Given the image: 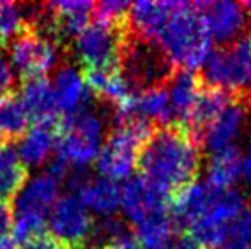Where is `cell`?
Returning a JSON list of instances; mask_svg holds the SVG:
<instances>
[{
    "instance_id": "1f68e13d",
    "label": "cell",
    "mask_w": 251,
    "mask_h": 249,
    "mask_svg": "<svg viewBox=\"0 0 251 249\" xmlns=\"http://www.w3.org/2000/svg\"><path fill=\"white\" fill-rule=\"evenodd\" d=\"M0 249H14V243L9 236H0Z\"/></svg>"
},
{
    "instance_id": "603a6c76",
    "label": "cell",
    "mask_w": 251,
    "mask_h": 249,
    "mask_svg": "<svg viewBox=\"0 0 251 249\" xmlns=\"http://www.w3.org/2000/svg\"><path fill=\"white\" fill-rule=\"evenodd\" d=\"M26 29L29 26L24 19L21 3L0 2V50L9 48Z\"/></svg>"
},
{
    "instance_id": "8992f818",
    "label": "cell",
    "mask_w": 251,
    "mask_h": 249,
    "mask_svg": "<svg viewBox=\"0 0 251 249\" xmlns=\"http://www.w3.org/2000/svg\"><path fill=\"white\" fill-rule=\"evenodd\" d=\"M123 34L125 27L89 23L74 40V55L82 68H120Z\"/></svg>"
},
{
    "instance_id": "f546056e",
    "label": "cell",
    "mask_w": 251,
    "mask_h": 249,
    "mask_svg": "<svg viewBox=\"0 0 251 249\" xmlns=\"http://www.w3.org/2000/svg\"><path fill=\"white\" fill-rule=\"evenodd\" d=\"M12 227V210L10 203L0 202V236H7Z\"/></svg>"
},
{
    "instance_id": "ba28073f",
    "label": "cell",
    "mask_w": 251,
    "mask_h": 249,
    "mask_svg": "<svg viewBox=\"0 0 251 249\" xmlns=\"http://www.w3.org/2000/svg\"><path fill=\"white\" fill-rule=\"evenodd\" d=\"M48 226L51 236L69 249H89L94 220L77 195L67 193L56 198L48 212Z\"/></svg>"
},
{
    "instance_id": "f1b7e54d",
    "label": "cell",
    "mask_w": 251,
    "mask_h": 249,
    "mask_svg": "<svg viewBox=\"0 0 251 249\" xmlns=\"http://www.w3.org/2000/svg\"><path fill=\"white\" fill-rule=\"evenodd\" d=\"M169 249H205V248L192 232H186L185 230V232H181L176 237H173Z\"/></svg>"
},
{
    "instance_id": "6da1fadb",
    "label": "cell",
    "mask_w": 251,
    "mask_h": 249,
    "mask_svg": "<svg viewBox=\"0 0 251 249\" xmlns=\"http://www.w3.org/2000/svg\"><path fill=\"white\" fill-rule=\"evenodd\" d=\"M200 143L186 130L159 126L137 157L142 176L166 193L197 183L200 174Z\"/></svg>"
},
{
    "instance_id": "52a82bcc",
    "label": "cell",
    "mask_w": 251,
    "mask_h": 249,
    "mask_svg": "<svg viewBox=\"0 0 251 249\" xmlns=\"http://www.w3.org/2000/svg\"><path fill=\"white\" fill-rule=\"evenodd\" d=\"M10 68L19 79H40L50 73L58 62L60 48L55 41L34 29H26L10 45Z\"/></svg>"
},
{
    "instance_id": "d6a6232c",
    "label": "cell",
    "mask_w": 251,
    "mask_h": 249,
    "mask_svg": "<svg viewBox=\"0 0 251 249\" xmlns=\"http://www.w3.org/2000/svg\"><path fill=\"white\" fill-rule=\"evenodd\" d=\"M221 249H251V246H239V244H224Z\"/></svg>"
},
{
    "instance_id": "7a4b0ae2",
    "label": "cell",
    "mask_w": 251,
    "mask_h": 249,
    "mask_svg": "<svg viewBox=\"0 0 251 249\" xmlns=\"http://www.w3.org/2000/svg\"><path fill=\"white\" fill-rule=\"evenodd\" d=\"M157 46L175 68L195 72L212 51L197 3L179 2L157 36Z\"/></svg>"
},
{
    "instance_id": "83f0119b",
    "label": "cell",
    "mask_w": 251,
    "mask_h": 249,
    "mask_svg": "<svg viewBox=\"0 0 251 249\" xmlns=\"http://www.w3.org/2000/svg\"><path fill=\"white\" fill-rule=\"evenodd\" d=\"M14 86H16V75L10 68V63L0 57V97L14 92Z\"/></svg>"
},
{
    "instance_id": "9a60e30c",
    "label": "cell",
    "mask_w": 251,
    "mask_h": 249,
    "mask_svg": "<svg viewBox=\"0 0 251 249\" xmlns=\"http://www.w3.org/2000/svg\"><path fill=\"white\" fill-rule=\"evenodd\" d=\"M179 2H135L126 16V33L140 40L155 41Z\"/></svg>"
},
{
    "instance_id": "277c9868",
    "label": "cell",
    "mask_w": 251,
    "mask_h": 249,
    "mask_svg": "<svg viewBox=\"0 0 251 249\" xmlns=\"http://www.w3.org/2000/svg\"><path fill=\"white\" fill-rule=\"evenodd\" d=\"M120 72L133 92L147 87L166 86L175 67L168 62L155 41L123 34L122 53H120Z\"/></svg>"
},
{
    "instance_id": "e0dca14e",
    "label": "cell",
    "mask_w": 251,
    "mask_h": 249,
    "mask_svg": "<svg viewBox=\"0 0 251 249\" xmlns=\"http://www.w3.org/2000/svg\"><path fill=\"white\" fill-rule=\"evenodd\" d=\"M55 110L60 118L79 111L91 101L80 72L74 65H63L56 70L51 82Z\"/></svg>"
},
{
    "instance_id": "d4e9b609",
    "label": "cell",
    "mask_w": 251,
    "mask_h": 249,
    "mask_svg": "<svg viewBox=\"0 0 251 249\" xmlns=\"http://www.w3.org/2000/svg\"><path fill=\"white\" fill-rule=\"evenodd\" d=\"M27 181V169L23 164H16L10 169L0 173V202L9 203L14 200V196L21 191V188Z\"/></svg>"
},
{
    "instance_id": "5b68a950",
    "label": "cell",
    "mask_w": 251,
    "mask_h": 249,
    "mask_svg": "<svg viewBox=\"0 0 251 249\" xmlns=\"http://www.w3.org/2000/svg\"><path fill=\"white\" fill-rule=\"evenodd\" d=\"M201 80L205 86L227 92H246L251 84V40L236 41L210 51L203 63Z\"/></svg>"
},
{
    "instance_id": "e575fe53",
    "label": "cell",
    "mask_w": 251,
    "mask_h": 249,
    "mask_svg": "<svg viewBox=\"0 0 251 249\" xmlns=\"http://www.w3.org/2000/svg\"><path fill=\"white\" fill-rule=\"evenodd\" d=\"M248 16H250V14H248ZM250 17H251V16H250ZM250 40H251V38H250Z\"/></svg>"
},
{
    "instance_id": "cb8c5ba5",
    "label": "cell",
    "mask_w": 251,
    "mask_h": 249,
    "mask_svg": "<svg viewBox=\"0 0 251 249\" xmlns=\"http://www.w3.org/2000/svg\"><path fill=\"white\" fill-rule=\"evenodd\" d=\"M130 5L132 3L125 0H104V2L94 3L93 16L96 17L98 23L115 27H125Z\"/></svg>"
},
{
    "instance_id": "3957f363",
    "label": "cell",
    "mask_w": 251,
    "mask_h": 249,
    "mask_svg": "<svg viewBox=\"0 0 251 249\" xmlns=\"http://www.w3.org/2000/svg\"><path fill=\"white\" fill-rule=\"evenodd\" d=\"M108 132L104 116L87 103L75 113L60 118L55 140L56 159L67 166L86 167L96 160Z\"/></svg>"
},
{
    "instance_id": "ffe728a7",
    "label": "cell",
    "mask_w": 251,
    "mask_h": 249,
    "mask_svg": "<svg viewBox=\"0 0 251 249\" xmlns=\"http://www.w3.org/2000/svg\"><path fill=\"white\" fill-rule=\"evenodd\" d=\"M77 196L87 210H93L104 219V217H113V213L120 208L122 188L111 180L96 178L87 181L77 193Z\"/></svg>"
},
{
    "instance_id": "5bb4252c",
    "label": "cell",
    "mask_w": 251,
    "mask_h": 249,
    "mask_svg": "<svg viewBox=\"0 0 251 249\" xmlns=\"http://www.w3.org/2000/svg\"><path fill=\"white\" fill-rule=\"evenodd\" d=\"M60 183L50 174L43 173L40 176L26 181L21 191L14 196V205L10 206L14 217H29V219L47 220L48 212L58 196Z\"/></svg>"
},
{
    "instance_id": "4316f807",
    "label": "cell",
    "mask_w": 251,
    "mask_h": 249,
    "mask_svg": "<svg viewBox=\"0 0 251 249\" xmlns=\"http://www.w3.org/2000/svg\"><path fill=\"white\" fill-rule=\"evenodd\" d=\"M16 249H69V246L58 241L56 237H53L48 232H41L38 236L31 237V239L24 241L23 244H19Z\"/></svg>"
},
{
    "instance_id": "ac0fdd59",
    "label": "cell",
    "mask_w": 251,
    "mask_h": 249,
    "mask_svg": "<svg viewBox=\"0 0 251 249\" xmlns=\"http://www.w3.org/2000/svg\"><path fill=\"white\" fill-rule=\"evenodd\" d=\"M60 118L41 123H33L29 130L23 135L19 149L16 150L21 164L24 167H38L45 164L55 149L56 133H58Z\"/></svg>"
},
{
    "instance_id": "d6986e66",
    "label": "cell",
    "mask_w": 251,
    "mask_h": 249,
    "mask_svg": "<svg viewBox=\"0 0 251 249\" xmlns=\"http://www.w3.org/2000/svg\"><path fill=\"white\" fill-rule=\"evenodd\" d=\"M19 99L23 103L29 120L34 121V123L60 118L55 110L51 82L47 77L24 80L19 91Z\"/></svg>"
},
{
    "instance_id": "7402d4cb",
    "label": "cell",
    "mask_w": 251,
    "mask_h": 249,
    "mask_svg": "<svg viewBox=\"0 0 251 249\" xmlns=\"http://www.w3.org/2000/svg\"><path fill=\"white\" fill-rule=\"evenodd\" d=\"M29 125L31 120L16 92L0 97V143H12L23 138Z\"/></svg>"
},
{
    "instance_id": "30bf717a",
    "label": "cell",
    "mask_w": 251,
    "mask_h": 249,
    "mask_svg": "<svg viewBox=\"0 0 251 249\" xmlns=\"http://www.w3.org/2000/svg\"><path fill=\"white\" fill-rule=\"evenodd\" d=\"M250 106L248 92L234 94V97L222 108L221 113L203 130L200 138L201 145L210 150L212 154L219 152L226 147H231L246 123Z\"/></svg>"
},
{
    "instance_id": "9c48e42d",
    "label": "cell",
    "mask_w": 251,
    "mask_h": 249,
    "mask_svg": "<svg viewBox=\"0 0 251 249\" xmlns=\"http://www.w3.org/2000/svg\"><path fill=\"white\" fill-rule=\"evenodd\" d=\"M245 206V196L236 189L215 191L207 212L199 222L190 227L188 232H192L205 249L222 248L227 243V232L232 220L243 212Z\"/></svg>"
},
{
    "instance_id": "44dd1931",
    "label": "cell",
    "mask_w": 251,
    "mask_h": 249,
    "mask_svg": "<svg viewBox=\"0 0 251 249\" xmlns=\"http://www.w3.org/2000/svg\"><path fill=\"white\" fill-rule=\"evenodd\" d=\"M243 156L234 145L226 147L219 152L212 154L207 167V181L205 184L217 191L231 189L232 184L241 176Z\"/></svg>"
},
{
    "instance_id": "4fadbf2b",
    "label": "cell",
    "mask_w": 251,
    "mask_h": 249,
    "mask_svg": "<svg viewBox=\"0 0 251 249\" xmlns=\"http://www.w3.org/2000/svg\"><path fill=\"white\" fill-rule=\"evenodd\" d=\"M166 89H168L169 113H171L169 126L186 130L197 99L203 89V80H201L200 73L175 68L173 75L166 82Z\"/></svg>"
},
{
    "instance_id": "2e32d148",
    "label": "cell",
    "mask_w": 251,
    "mask_h": 249,
    "mask_svg": "<svg viewBox=\"0 0 251 249\" xmlns=\"http://www.w3.org/2000/svg\"><path fill=\"white\" fill-rule=\"evenodd\" d=\"M217 189H212L205 183H193L186 188L171 193L168 213L176 226L192 227L203 217Z\"/></svg>"
},
{
    "instance_id": "836d02e7",
    "label": "cell",
    "mask_w": 251,
    "mask_h": 249,
    "mask_svg": "<svg viewBox=\"0 0 251 249\" xmlns=\"http://www.w3.org/2000/svg\"><path fill=\"white\" fill-rule=\"evenodd\" d=\"M248 99H250V104H251V92L248 94Z\"/></svg>"
},
{
    "instance_id": "8fae6325",
    "label": "cell",
    "mask_w": 251,
    "mask_h": 249,
    "mask_svg": "<svg viewBox=\"0 0 251 249\" xmlns=\"http://www.w3.org/2000/svg\"><path fill=\"white\" fill-rule=\"evenodd\" d=\"M203 26L210 41H217L222 46L236 41L246 24L250 16L241 3L236 2H201L197 3Z\"/></svg>"
},
{
    "instance_id": "484cf974",
    "label": "cell",
    "mask_w": 251,
    "mask_h": 249,
    "mask_svg": "<svg viewBox=\"0 0 251 249\" xmlns=\"http://www.w3.org/2000/svg\"><path fill=\"white\" fill-rule=\"evenodd\" d=\"M227 243L239 244V246H250L251 244V205L245 206L243 212L232 220L227 232Z\"/></svg>"
},
{
    "instance_id": "7c38bea8",
    "label": "cell",
    "mask_w": 251,
    "mask_h": 249,
    "mask_svg": "<svg viewBox=\"0 0 251 249\" xmlns=\"http://www.w3.org/2000/svg\"><path fill=\"white\" fill-rule=\"evenodd\" d=\"M169 193L162 191L144 176L132 178L122 188L120 206L128 220L139 224L144 219L159 212H168Z\"/></svg>"
},
{
    "instance_id": "4dcf8cb0",
    "label": "cell",
    "mask_w": 251,
    "mask_h": 249,
    "mask_svg": "<svg viewBox=\"0 0 251 249\" xmlns=\"http://www.w3.org/2000/svg\"><path fill=\"white\" fill-rule=\"evenodd\" d=\"M241 171H243V174H245V180L251 184V149H250V152L243 157Z\"/></svg>"
}]
</instances>
